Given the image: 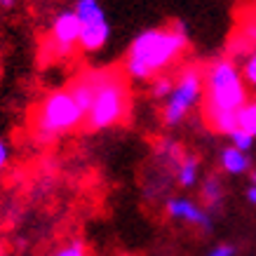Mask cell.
<instances>
[{
  "mask_svg": "<svg viewBox=\"0 0 256 256\" xmlns=\"http://www.w3.org/2000/svg\"><path fill=\"white\" fill-rule=\"evenodd\" d=\"M188 45L186 26L176 22L167 28L141 31L130 45L124 59V73L132 80H148L178 59Z\"/></svg>",
  "mask_w": 256,
  "mask_h": 256,
  "instance_id": "1",
  "label": "cell"
},
{
  "mask_svg": "<svg viewBox=\"0 0 256 256\" xmlns=\"http://www.w3.org/2000/svg\"><path fill=\"white\" fill-rule=\"evenodd\" d=\"M204 116L238 113L249 101L242 70L230 59H218L204 73Z\"/></svg>",
  "mask_w": 256,
  "mask_h": 256,
  "instance_id": "2",
  "label": "cell"
},
{
  "mask_svg": "<svg viewBox=\"0 0 256 256\" xmlns=\"http://www.w3.org/2000/svg\"><path fill=\"white\" fill-rule=\"evenodd\" d=\"M82 122H85V116L78 108L76 99L70 96L68 87L45 94L42 101L38 104V108H36V118H33L36 132L45 141L56 139V136L80 127Z\"/></svg>",
  "mask_w": 256,
  "mask_h": 256,
  "instance_id": "3",
  "label": "cell"
},
{
  "mask_svg": "<svg viewBox=\"0 0 256 256\" xmlns=\"http://www.w3.org/2000/svg\"><path fill=\"white\" fill-rule=\"evenodd\" d=\"M127 104H130V96H127V85L122 76L113 70H104L99 90L85 116V124L90 130H108L124 118Z\"/></svg>",
  "mask_w": 256,
  "mask_h": 256,
  "instance_id": "4",
  "label": "cell"
},
{
  "mask_svg": "<svg viewBox=\"0 0 256 256\" xmlns=\"http://www.w3.org/2000/svg\"><path fill=\"white\" fill-rule=\"evenodd\" d=\"M202 87H204V73L195 66L181 70V76L174 80L172 94L164 99V110H162V122L167 127H176L186 120L195 104L202 96Z\"/></svg>",
  "mask_w": 256,
  "mask_h": 256,
  "instance_id": "5",
  "label": "cell"
},
{
  "mask_svg": "<svg viewBox=\"0 0 256 256\" xmlns=\"http://www.w3.org/2000/svg\"><path fill=\"white\" fill-rule=\"evenodd\" d=\"M73 12L80 19V42L82 52H99L110 38V24L99 0H76Z\"/></svg>",
  "mask_w": 256,
  "mask_h": 256,
  "instance_id": "6",
  "label": "cell"
},
{
  "mask_svg": "<svg viewBox=\"0 0 256 256\" xmlns=\"http://www.w3.org/2000/svg\"><path fill=\"white\" fill-rule=\"evenodd\" d=\"M80 42V19L76 16L73 8L62 10L54 16V22L50 26V40H47V50L52 52L54 59L73 54V50Z\"/></svg>",
  "mask_w": 256,
  "mask_h": 256,
  "instance_id": "7",
  "label": "cell"
},
{
  "mask_svg": "<svg viewBox=\"0 0 256 256\" xmlns=\"http://www.w3.org/2000/svg\"><path fill=\"white\" fill-rule=\"evenodd\" d=\"M164 212L170 214L172 218H181L186 224H193L202 230H212V216L210 212L200 207L195 200L190 198H170L167 204H164Z\"/></svg>",
  "mask_w": 256,
  "mask_h": 256,
  "instance_id": "8",
  "label": "cell"
},
{
  "mask_svg": "<svg viewBox=\"0 0 256 256\" xmlns=\"http://www.w3.org/2000/svg\"><path fill=\"white\" fill-rule=\"evenodd\" d=\"M101 73H104V70H87V73L78 76L68 87L70 96L76 99L78 108L82 110V116H87V110H90V106H92L94 94H96L99 82H101Z\"/></svg>",
  "mask_w": 256,
  "mask_h": 256,
  "instance_id": "9",
  "label": "cell"
},
{
  "mask_svg": "<svg viewBox=\"0 0 256 256\" xmlns=\"http://www.w3.org/2000/svg\"><path fill=\"white\" fill-rule=\"evenodd\" d=\"M218 162H221V170L226 174H233V176H240V174H247L252 170V158L249 153H242L235 146H228L218 153Z\"/></svg>",
  "mask_w": 256,
  "mask_h": 256,
  "instance_id": "10",
  "label": "cell"
},
{
  "mask_svg": "<svg viewBox=\"0 0 256 256\" xmlns=\"http://www.w3.org/2000/svg\"><path fill=\"white\" fill-rule=\"evenodd\" d=\"M198 178H200V164H198V160H195L193 156L181 158V162L176 164V181H178V186L193 188L195 184H198Z\"/></svg>",
  "mask_w": 256,
  "mask_h": 256,
  "instance_id": "11",
  "label": "cell"
},
{
  "mask_svg": "<svg viewBox=\"0 0 256 256\" xmlns=\"http://www.w3.org/2000/svg\"><path fill=\"white\" fill-rule=\"evenodd\" d=\"M238 130L252 134L256 139V101H247V104L238 110Z\"/></svg>",
  "mask_w": 256,
  "mask_h": 256,
  "instance_id": "12",
  "label": "cell"
},
{
  "mask_svg": "<svg viewBox=\"0 0 256 256\" xmlns=\"http://www.w3.org/2000/svg\"><path fill=\"white\" fill-rule=\"evenodd\" d=\"M221 198H224V186H221V181H218L216 176H210L204 184H202V200H204V204H207L210 210H214L218 202H221Z\"/></svg>",
  "mask_w": 256,
  "mask_h": 256,
  "instance_id": "13",
  "label": "cell"
},
{
  "mask_svg": "<svg viewBox=\"0 0 256 256\" xmlns=\"http://www.w3.org/2000/svg\"><path fill=\"white\" fill-rule=\"evenodd\" d=\"M228 136L233 141V146L238 148V150H242V153H249L252 146H254V136L247 132H242V130H235V132H230Z\"/></svg>",
  "mask_w": 256,
  "mask_h": 256,
  "instance_id": "14",
  "label": "cell"
},
{
  "mask_svg": "<svg viewBox=\"0 0 256 256\" xmlns=\"http://www.w3.org/2000/svg\"><path fill=\"white\" fill-rule=\"evenodd\" d=\"M172 87H174V80H172L170 76H160V78H156V82H153V96H156V99H167L172 94Z\"/></svg>",
  "mask_w": 256,
  "mask_h": 256,
  "instance_id": "15",
  "label": "cell"
},
{
  "mask_svg": "<svg viewBox=\"0 0 256 256\" xmlns=\"http://www.w3.org/2000/svg\"><path fill=\"white\" fill-rule=\"evenodd\" d=\"M242 78H244V82L256 87V52H252V54L247 56V62L242 66Z\"/></svg>",
  "mask_w": 256,
  "mask_h": 256,
  "instance_id": "16",
  "label": "cell"
},
{
  "mask_svg": "<svg viewBox=\"0 0 256 256\" xmlns=\"http://www.w3.org/2000/svg\"><path fill=\"white\" fill-rule=\"evenodd\" d=\"M52 256H87V249L82 242H68L62 249H56Z\"/></svg>",
  "mask_w": 256,
  "mask_h": 256,
  "instance_id": "17",
  "label": "cell"
},
{
  "mask_svg": "<svg viewBox=\"0 0 256 256\" xmlns=\"http://www.w3.org/2000/svg\"><path fill=\"white\" fill-rule=\"evenodd\" d=\"M207 256H235V247L233 244L221 242V244H216V247H212L210 252H207Z\"/></svg>",
  "mask_w": 256,
  "mask_h": 256,
  "instance_id": "18",
  "label": "cell"
},
{
  "mask_svg": "<svg viewBox=\"0 0 256 256\" xmlns=\"http://www.w3.org/2000/svg\"><path fill=\"white\" fill-rule=\"evenodd\" d=\"M10 162V144L5 139H0V172L8 167Z\"/></svg>",
  "mask_w": 256,
  "mask_h": 256,
  "instance_id": "19",
  "label": "cell"
},
{
  "mask_svg": "<svg viewBox=\"0 0 256 256\" xmlns=\"http://www.w3.org/2000/svg\"><path fill=\"white\" fill-rule=\"evenodd\" d=\"M247 200L252 202V204H256V186H254V184L247 188Z\"/></svg>",
  "mask_w": 256,
  "mask_h": 256,
  "instance_id": "20",
  "label": "cell"
},
{
  "mask_svg": "<svg viewBox=\"0 0 256 256\" xmlns=\"http://www.w3.org/2000/svg\"><path fill=\"white\" fill-rule=\"evenodd\" d=\"M252 38H254V42H256V26H252Z\"/></svg>",
  "mask_w": 256,
  "mask_h": 256,
  "instance_id": "21",
  "label": "cell"
},
{
  "mask_svg": "<svg viewBox=\"0 0 256 256\" xmlns=\"http://www.w3.org/2000/svg\"><path fill=\"white\" fill-rule=\"evenodd\" d=\"M10 2H12V0H0V5H10Z\"/></svg>",
  "mask_w": 256,
  "mask_h": 256,
  "instance_id": "22",
  "label": "cell"
},
{
  "mask_svg": "<svg viewBox=\"0 0 256 256\" xmlns=\"http://www.w3.org/2000/svg\"><path fill=\"white\" fill-rule=\"evenodd\" d=\"M252 181H254V186H256V172H254V174H252Z\"/></svg>",
  "mask_w": 256,
  "mask_h": 256,
  "instance_id": "23",
  "label": "cell"
}]
</instances>
